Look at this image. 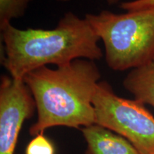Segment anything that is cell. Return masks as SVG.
I'll return each mask as SVG.
<instances>
[{"label": "cell", "instance_id": "obj_1", "mask_svg": "<svg viewBox=\"0 0 154 154\" xmlns=\"http://www.w3.org/2000/svg\"><path fill=\"white\" fill-rule=\"evenodd\" d=\"M2 63L9 76L23 80L28 73L48 64L60 66L78 59L99 60L100 38L86 19L69 11L52 29H20L7 23L0 27Z\"/></svg>", "mask_w": 154, "mask_h": 154}, {"label": "cell", "instance_id": "obj_2", "mask_svg": "<svg viewBox=\"0 0 154 154\" xmlns=\"http://www.w3.org/2000/svg\"><path fill=\"white\" fill-rule=\"evenodd\" d=\"M101 72L93 60L78 59L55 69L43 66L28 73L24 82L36 103L35 136L54 126L82 128L96 124L93 99Z\"/></svg>", "mask_w": 154, "mask_h": 154}, {"label": "cell", "instance_id": "obj_3", "mask_svg": "<svg viewBox=\"0 0 154 154\" xmlns=\"http://www.w3.org/2000/svg\"><path fill=\"white\" fill-rule=\"evenodd\" d=\"M84 18L103 42L110 69L132 70L154 60V9L124 14L103 10Z\"/></svg>", "mask_w": 154, "mask_h": 154}, {"label": "cell", "instance_id": "obj_4", "mask_svg": "<svg viewBox=\"0 0 154 154\" xmlns=\"http://www.w3.org/2000/svg\"><path fill=\"white\" fill-rule=\"evenodd\" d=\"M96 124L126 138L139 154H154V116L143 103L121 98L99 82L93 99Z\"/></svg>", "mask_w": 154, "mask_h": 154}, {"label": "cell", "instance_id": "obj_5", "mask_svg": "<svg viewBox=\"0 0 154 154\" xmlns=\"http://www.w3.org/2000/svg\"><path fill=\"white\" fill-rule=\"evenodd\" d=\"M36 103L24 80L3 75L0 82V154H14L25 121L33 116Z\"/></svg>", "mask_w": 154, "mask_h": 154}, {"label": "cell", "instance_id": "obj_6", "mask_svg": "<svg viewBox=\"0 0 154 154\" xmlns=\"http://www.w3.org/2000/svg\"><path fill=\"white\" fill-rule=\"evenodd\" d=\"M87 146L85 154H139L126 138L94 124L81 128Z\"/></svg>", "mask_w": 154, "mask_h": 154}, {"label": "cell", "instance_id": "obj_7", "mask_svg": "<svg viewBox=\"0 0 154 154\" xmlns=\"http://www.w3.org/2000/svg\"><path fill=\"white\" fill-rule=\"evenodd\" d=\"M123 86L135 100L154 108V60L131 70L125 77Z\"/></svg>", "mask_w": 154, "mask_h": 154}, {"label": "cell", "instance_id": "obj_8", "mask_svg": "<svg viewBox=\"0 0 154 154\" xmlns=\"http://www.w3.org/2000/svg\"><path fill=\"white\" fill-rule=\"evenodd\" d=\"M32 0H0V27L24 15Z\"/></svg>", "mask_w": 154, "mask_h": 154}, {"label": "cell", "instance_id": "obj_9", "mask_svg": "<svg viewBox=\"0 0 154 154\" xmlns=\"http://www.w3.org/2000/svg\"><path fill=\"white\" fill-rule=\"evenodd\" d=\"M55 147L52 142L44 134L34 136L26 148L25 154H55Z\"/></svg>", "mask_w": 154, "mask_h": 154}, {"label": "cell", "instance_id": "obj_10", "mask_svg": "<svg viewBox=\"0 0 154 154\" xmlns=\"http://www.w3.org/2000/svg\"><path fill=\"white\" fill-rule=\"evenodd\" d=\"M120 7L127 11L154 9V0H133L125 2L121 4Z\"/></svg>", "mask_w": 154, "mask_h": 154}, {"label": "cell", "instance_id": "obj_11", "mask_svg": "<svg viewBox=\"0 0 154 154\" xmlns=\"http://www.w3.org/2000/svg\"><path fill=\"white\" fill-rule=\"evenodd\" d=\"M120 0H106L108 5H113L115 4H117Z\"/></svg>", "mask_w": 154, "mask_h": 154}, {"label": "cell", "instance_id": "obj_12", "mask_svg": "<svg viewBox=\"0 0 154 154\" xmlns=\"http://www.w3.org/2000/svg\"><path fill=\"white\" fill-rule=\"evenodd\" d=\"M57 1L62 2H68V1H69V0H57Z\"/></svg>", "mask_w": 154, "mask_h": 154}]
</instances>
